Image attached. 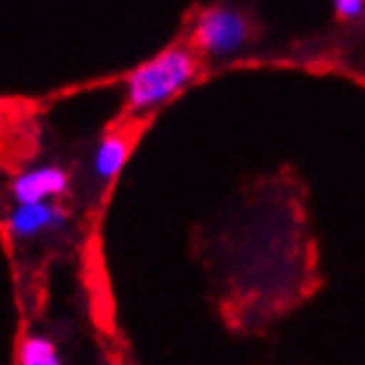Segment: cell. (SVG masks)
Masks as SVG:
<instances>
[{
  "instance_id": "cell-4",
  "label": "cell",
  "mask_w": 365,
  "mask_h": 365,
  "mask_svg": "<svg viewBox=\"0 0 365 365\" xmlns=\"http://www.w3.org/2000/svg\"><path fill=\"white\" fill-rule=\"evenodd\" d=\"M69 182L72 178L61 165H35L11 180V199L14 204L58 201L69 193Z\"/></svg>"
},
{
  "instance_id": "cell-6",
  "label": "cell",
  "mask_w": 365,
  "mask_h": 365,
  "mask_svg": "<svg viewBox=\"0 0 365 365\" xmlns=\"http://www.w3.org/2000/svg\"><path fill=\"white\" fill-rule=\"evenodd\" d=\"M19 365H64L53 339L43 334H29L19 347Z\"/></svg>"
},
{
  "instance_id": "cell-2",
  "label": "cell",
  "mask_w": 365,
  "mask_h": 365,
  "mask_svg": "<svg viewBox=\"0 0 365 365\" xmlns=\"http://www.w3.org/2000/svg\"><path fill=\"white\" fill-rule=\"evenodd\" d=\"M255 37V21L236 6H210L193 19L188 46L204 58H230Z\"/></svg>"
},
{
  "instance_id": "cell-5",
  "label": "cell",
  "mask_w": 365,
  "mask_h": 365,
  "mask_svg": "<svg viewBox=\"0 0 365 365\" xmlns=\"http://www.w3.org/2000/svg\"><path fill=\"white\" fill-rule=\"evenodd\" d=\"M130 156V138L125 133H109L101 138V143L93 151V173L101 182H111L122 173V167Z\"/></svg>"
},
{
  "instance_id": "cell-1",
  "label": "cell",
  "mask_w": 365,
  "mask_h": 365,
  "mask_svg": "<svg viewBox=\"0 0 365 365\" xmlns=\"http://www.w3.org/2000/svg\"><path fill=\"white\" fill-rule=\"evenodd\" d=\"M199 53L188 43L170 46L143 61L125 77V106L130 114H143L175 98L196 80Z\"/></svg>"
},
{
  "instance_id": "cell-7",
  "label": "cell",
  "mask_w": 365,
  "mask_h": 365,
  "mask_svg": "<svg viewBox=\"0 0 365 365\" xmlns=\"http://www.w3.org/2000/svg\"><path fill=\"white\" fill-rule=\"evenodd\" d=\"M334 14H336L341 21H363L365 3L363 0H336V3H334Z\"/></svg>"
},
{
  "instance_id": "cell-3",
  "label": "cell",
  "mask_w": 365,
  "mask_h": 365,
  "mask_svg": "<svg viewBox=\"0 0 365 365\" xmlns=\"http://www.w3.org/2000/svg\"><path fill=\"white\" fill-rule=\"evenodd\" d=\"M66 222H69V210L61 201H40V204H14L6 217V228L14 241H35L61 230Z\"/></svg>"
},
{
  "instance_id": "cell-8",
  "label": "cell",
  "mask_w": 365,
  "mask_h": 365,
  "mask_svg": "<svg viewBox=\"0 0 365 365\" xmlns=\"http://www.w3.org/2000/svg\"><path fill=\"white\" fill-rule=\"evenodd\" d=\"M106 365H111V363H106Z\"/></svg>"
}]
</instances>
